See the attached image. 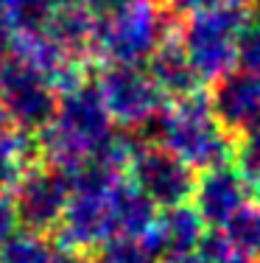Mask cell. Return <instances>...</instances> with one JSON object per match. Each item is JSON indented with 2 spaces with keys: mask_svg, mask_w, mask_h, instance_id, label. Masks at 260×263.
Wrapping results in <instances>:
<instances>
[{
  "mask_svg": "<svg viewBox=\"0 0 260 263\" xmlns=\"http://www.w3.org/2000/svg\"><path fill=\"white\" fill-rule=\"evenodd\" d=\"M115 135V121L98 84L82 81L59 92L51 123L36 132L42 157L70 177V182L95 160L101 146Z\"/></svg>",
  "mask_w": 260,
  "mask_h": 263,
  "instance_id": "cell-1",
  "label": "cell"
},
{
  "mask_svg": "<svg viewBox=\"0 0 260 263\" xmlns=\"http://www.w3.org/2000/svg\"><path fill=\"white\" fill-rule=\"evenodd\" d=\"M157 140L193 171H207L213 165L230 162L235 157V143L230 132L215 118L210 96L196 90L165 104L157 118Z\"/></svg>",
  "mask_w": 260,
  "mask_h": 263,
  "instance_id": "cell-2",
  "label": "cell"
},
{
  "mask_svg": "<svg viewBox=\"0 0 260 263\" xmlns=\"http://www.w3.org/2000/svg\"><path fill=\"white\" fill-rule=\"evenodd\" d=\"M123 174L104 171L98 165H87L73 179V193L65 208L56 235L62 249L73 252H90L104 247L109 238L117 235L115 218V191Z\"/></svg>",
  "mask_w": 260,
  "mask_h": 263,
  "instance_id": "cell-3",
  "label": "cell"
},
{
  "mask_svg": "<svg viewBox=\"0 0 260 263\" xmlns=\"http://www.w3.org/2000/svg\"><path fill=\"white\" fill-rule=\"evenodd\" d=\"M154 0H132L123 9L101 17L95 36V59L107 65H140L157 51L168 36L179 34L182 23Z\"/></svg>",
  "mask_w": 260,
  "mask_h": 263,
  "instance_id": "cell-4",
  "label": "cell"
},
{
  "mask_svg": "<svg viewBox=\"0 0 260 263\" xmlns=\"http://www.w3.org/2000/svg\"><path fill=\"white\" fill-rule=\"evenodd\" d=\"M246 17V6L213 3L190 11L188 20L179 26V42L202 81H215L238 67V31Z\"/></svg>",
  "mask_w": 260,
  "mask_h": 263,
  "instance_id": "cell-5",
  "label": "cell"
},
{
  "mask_svg": "<svg viewBox=\"0 0 260 263\" xmlns=\"http://www.w3.org/2000/svg\"><path fill=\"white\" fill-rule=\"evenodd\" d=\"M98 90L112 121L121 129L134 132L154 123L165 109V92L140 65H107L98 76Z\"/></svg>",
  "mask_w": 260,
  "mask_h": 263,
  "instance_id": "cell-6",
  "label": "cell"
},
{
  "mask_svg": "<svg viewBox=\"0 0 260 263\" xmlns=\"http://www.w3.org/2000/svg\"><path fill=\"white\" fill-rule=\"evenodd\" d=\"M56 104V87L39 70H34L11 53L0 62V106L14 126L39 132L51 123Z\"/></svg>",
  "mask_w": 260,
  "mask_h": 263,
  "instance_id": "cell-7",
  "label": "cell"
},
{
  "mask_svg": "<svg viewBox=\"0 0 260 263\" xmlns=\"http://www.w3.org/2000/svg\"><path fill=\"white\" fill-rule=\"evenodd\" d=\"M129 179L157 204L159 210L188 204L193 199L196 171L185 160H179L163 143H137L129 162Z\"/></svg>",
  "mask_w": 260,
  "mask_h": 263,
  "instance_id": "cell-8",
  "label": "cell"
},
{
  "mask_svg": "<svg viewBox=\"0 0 260 263\" xmlns=\"http://www.w3.org/2000/svg\"><path fill=\"white\" fill-rule=\"evenodd\" d=\"M73 182L65 171H59L56 165H31L20 177V182L11 187V199H14L20 224L28 230H56L65 208L70 202Z\"/></svg>",
  "mask_w": 260,
  "mask_h": 263,
  "instance_id": "cell-9",
  "label": "cell"
},
{
  "mask_svg": "<svg viewBox=\"0 0 260 263\" xmlns=\"http://www.w3.org/2000/svg\"><path fill=\"white\" fill-rule=\"evenodd\" d=\"M255 187L238 171L235 162H221L196 177L193 187V208L199 210L210 230H221L241 208L249 204Z\"/></svg>",
  "mask_w": 260,
  "mask_h": 263,
  "instance_id": "cell-10",
  "label": "cell"
},
{
  "mask_svg": "<svg viewBox=\"0 0 260 263\" xmlns=\"http://www.w3.org/2000/svg\"><path fill=\"white\" fill-rule=\"evenodd\" d=\"M210 104L221 126L230 135H241L255 121H260V73L244 70V67L224 73L213 81Z\"/></svg>",
  "mask_w": 260,
  "mask_h": 263,
  "instance_id": "cell-11",
  "label": "cell"
},
{
  "mask_svg": "<svg viewBox=\"0 0 260 263\" xmlns=\"http://www.w3.org/2000/svg\"><path fill=\"white\" fill-rule=\"evenodd\" d=\"M207 230L210 227L204 224V218L193 204H176V208H165L159 213L154 227L143 235V243L163 260L176 252L199 249Z\"/></svg>",
  "mask_w": 260,
  "mask_h": 263,
  "instance_id": "cell-12",
  "label": "cell"
},
{
  "mask_svg": "<svg viewBox=\"0 0 260 263\" xmlns=\"http://www.w3.org/2000/svg\"><path fill=\"white\" fill-rule=\"evenodd\" d=\"M98 23H101L98 14H92V11L87 9L84 3H78V0H70V3L59 6L42 28L59 42L62 51H67L73 59L84 62L95 53Z\"/></svg>",
  "mask_w": 260,
  "mask_h": 263,
  "instance_id": "cell-13",
  "label": "cell"
},
{
  "mask_svg": "<svg viewBox=\"0 0 260 263\" xmlns=\"http://www.w3.org/2000/svg\"><path fill=\"white\" fill-rule=\"evenodd\" d=\"M151 79L159 84V90L168 98L190 96V92L202 90V76L196 73L193 62H190L188 51L179 42V34L168 36L163 45L157 48L146 62Z\"/></svg>",
  "mask_w": 260,
  "mask_h": 263,
  "instance_id": "cell-14",
  "label": "cell"
},
{
  "mask_svg": "<svg viewBox=\"0 0 260 263\" xmlns=\"http://www.w3.org/2000/svg\"><path fill=\"white\" fill-rule=\"evenodd\" d=\"M39 157H42V148L36 132L20 129L14 123L0 129V193L6 187H14L23 174L31 165H36Z\"/></svg>",
  "mask_w": 260,
  "mask_h": 263,
  "instance_id": "cell-15",
  "label": "cell"
},
{
  "mask_svg": "<svg viewBox=\"0 0 260 263\" xmlns=\"http://www.w3.org/2000/svg\"><path fill=\"white\" fill-rule=\"evenodd\" d=\"M159 216V208L140 191L129 177L121 179L115 191V218H117V235L143 238L154 227Z\"/></svg>",
  "mask_w": 260,
  "mask_h": 263,
  "instance_id": "cell-16",
  "label": "cell"
},
{
  "mask_svg": "<svg viewBox=\"0 0 260 263\" xmlns=\"http://www.w3.org/2000/svg\"><path fill=\"white\" fill-rule=\"evenodd\" d=\"M56 247L39 230L20 227L0 247V263H51Z\"/></svg>",
  "mask_w": 260,
  "mask_h": 263,
  "instance_id": "cell-17",
  "label": "cell"
},
{
  "mask_svg": "<svg viewBox=\"0 0 260 263\" xmlns=\"http://www.w3.org/2000/svg\"><path fill=\"white\" fill-rule=\"evenodd\" d=\"M221 230H224L227 238H230L235 247L244 249L246 255L260 258V208L257 204L241 208Z\"/></svg>",
  "mask_w": 260,
  "mask_h": 263,
  "instance_id": "cell-18",
  "label": "cell"
},
{
  "mask_svg": "<svg viewBox=\"0 0 260 263\" xmlns=\"http://www.w3.org/2000/svg\"><path fill=\"white\" fill-rule=\"evenodd\" d=\"M98 263H163L151 249L143 243V238L132 235H115L101 247Z\"/></svg>",
  "mask_w": 260,
  "mask_h": 263,
  "instance_id": "cell-19",
  "label": "cell"
},
{
  "mask_svg": "<svg viewBox=\"0 0 260 263\" xmlns=\"http://www.w3.org/2000/svg\"><path fill=\"white\" fill-rule=\"evenodd\" d=\"M235 165L252 187L260 185V121L241 132V140L235 146Z\"/></svg>",
  "mask_w": 260,
  "mask_h": 263,
  "instance_id": "cell-20",
  "label": "cell"
},
{
  "mask_svg": "<svg viewBox=\"0 0 260 263\" xmlns=\"http://www.w3.org/2000/svg\"><path fill=\"white\" fill-rule=\"evenodd\" d=\"M199 252L207 258V263H255L252 255H246L244 249L235 247L230 238H227L224 230H207Z\"/></svg>",
  "mask_w": 260,
  "mask_h": 263,
  "instance_id": "cell-21",
  "label": "cell"
},
{
  "mask_svg": "<svg viewBox=\"0 0 260 263\" xmlns=\"http://www.w3.org/2000/svg\"><path fill=\"white\" fill-rule=\"evenodd\" d=\"M238 67L260 73V14H249L238 31Z\"/></svg>",
  "mask_w": 260,
  "mask_h": 263,
  "instance_id": "cell-22",
  "label": "cell"
},
{
  "mask_svg": "<svg viewBox=\"0 0 260 263\" xmlns=\"http://www.w3.org/2000/svg\"><path fill=\"white\" fill-rule=\"evenodd\" d=\"M20 227L23 224H20V216H17L14 199L6 196V193H0V247H3Z\"/></svg>",
  "mask_w": 260,
  "mask_h": 263,
  "instance_id": "cell-23",
  "label": "cell"
},
{
  "mask_svg": "<svg viewBox=\"0 0 260 263\" xmlns=\"http://www.w3.org/2000/svg\"><path fill=\"white\" fill-rule=\"evenodd\" d=\"M78 3H84L87 9L92 11V14H98V17H107V14H112V11L123 9L126 3H132V0H78Z\"/></svg>",
  "mask_w": 260,
  "mask_h": 263,
  "instance_id": "cell-24",
  "label": "cell"
},
{
  "mask_svg": "<svg viewBox=\"0 0 260 263\" xmlns=\"http://www.w3.org/2000/svg\"><path fill=\"white\" fill-rule=\"evenodd\" d=\"M165 3H168V9L173 11V14L188 17L190 11H199V9H204V6H213L215 0H165Z\"/></svg>",
  "mask_w": 260,
  "mask_h": 263,
  "instance_id": "cell-25",
  "label": "cell"
},
{
  "mask_svg": "<svg viewBox=\"0 0 260 263\" xmlns=\"http://www.w3.org/2000/svg\"><path fill=\"white\" fill-rule=\"evenodd\" d=\"M51 263H98L92 258H87L84 252H73V249H59L56 255H53Z\"/></svg>",
  "mask_w": 260,
  "mask_h": 263,
  "instance_id": "cell-26",
  "label": "cell"
},
{
  "mask_svg": "<svg viewBox=\"0 0 260 263\" xmlns=\"http://www.w3.org/2000/svg\"><path fill=\"white\" fill-rule=\"evenodd\" d=\"M163 263H207V258H204L199 249H193V252H176V255H168V258H163Z\"/></svg>",
  "mask_w": 260,
  "mask_h": 263,
  "instance_id": "cell-27",
  "label": "cell"
},
{
  "mask_svg": "<svg viewBox=\"0 0 260 263\" xmlns=\"http://www.w3.org/2000/svg\"><path fill=\"white\" fill-rule=\"evenodd\" d=\"M11 34H14V31H11V26L6 20H0V62L6 59V56L11 53Z\"/></svg>",
  "mask_w": 260,
  "mask_h": 263,
  "instance_id": "cell-28",
  "label": "cell"
},
{
  "mask_svg": "<svg viewBox=\"0 0 260 263\" xmlns=\"http://www.w3.org/2000/svg\"><path fill=\"white\" fill-rule=\"evenodd\" d=\"M255 191H257V208H260V185L255 187Z\"/></svg>",
  "mask_w": 260,
  "mask_h": 263,
  "instance_id": "cell-29",
  "label": "cell"
},
{
  "mask_svg": "<svg viewBox=\"0 0 260 263\" xmlns=\"http://www.w3.org/2000/svg\"><path fill=\"white\" fill-rule=\"evenodd\" d=\"M255 263H260V258H255Z\"/></svg>",
  "mask_w": 260,
  "mask_h": 263,
  "instance_id": "cell-30",
  "label": "cell"
}]
</instances>
